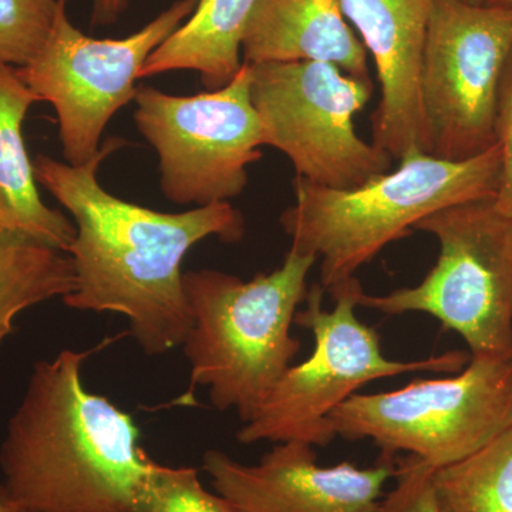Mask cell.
I'll list each match as a JSON object with an SVG mask.
<instances>
[{"mask_svg": "<svg viewBox=\"0 0 512 512\" xmlns=\"http://www.w3.org/2000/svg\"><path fill=\"white\" fill-rule=\"evenodd\" d=\"M126 141L109 138L89 163L74 167L36 157L35 177L72 214L76 289L62 301L83 312L126 316L130 335L148 356L183 346L192 325L181 265L210 237L241 241L245 220L229 202L168 214L114 197L97 181L104 158Z\"/></svg>", "mask_w": 512, "mask_h": 512, "instance_id": "6da1fadb", "label": "cell"}, {"mask_svg": "<svg viewBox=\"0 0 512 512\" xmlns=\"http://www.w3.org/2000/svg\"><path fill=\"white\" fill-rule=\"evenodd\" d=\"M94 350L37 362L8 421L0 493L25 511L134 512L153 460L133 417L84 387Z\"/></svg>", "mask_w": 512, "mask_h": 512, "instance_id": "7a4b0ae2", "label": "cell"}, {"mask_svg": "<svg viewBox=\"0 0 512 512\" xmlns=\"http://www.w3.org/2000/svg\"><path fill=\"white\" fill-rule=\"evenodd\" d=\"M316 262L291 248L278 269L251 281L214 269L185 272L192 325L183 348L191 373L175 404L195 403V389L204 386L215 409L235 410L244 424L254 419L301 350L291 329Z\"/></svg>", "mask_w": 512, "mask_h": 512, "instance_id": "3957f363", "label": "cell"}, {"mask_svg": "<svg viewBox=\"0 0 512 512\" xmlns=\"http://www.w3.org/2000/svg\"><path fill=\"white\" fill-rule=\"evenodd\" d=\"M500 178L498 144L463 161L412 154L396 171L352 190L296 177L295 202L282 212L281 225L292 249L320 261V285L330 292L434 212L495 197Z\"/></svg>", "mask_w": 512, "mask_h": 512, "instance_id": "277c9868", "label": "cell"}, {"mask_svg": "<svg viewBox=\"0 0 512 512\" xmlns=\"http://www.w3.org/2000/svg\"><path fill=\"white\" fill-rule=\"evenodd\" d=\"M323 292L322 285H312L306 308L295 316L296 326L312 332L311 356L286 370L254 419L238 430L239 443L301 441L326 447L336 439L330 414L360 387L404 373H457L470 360L458 350L412 362L389 359L379 333L357 318L363 288L356 275L329 292L335 301L330 312L323 309Z\"/></svg>", "mask_w": 512, "mask_h": 512, "instance_id": "5b68a950", "label": "cell"}, {"mask_svg": "<svg viewBox=\"0 0 512 512\" xmlns=\"http://www.w3.org/2000/svg\"><path fill=\"white\" fill-rule=\"evenodd\" d=\"M439 241L426 278L386 295L360 293L359 306L427 313L467 343L470 356L512 357V218L495 197L461 202L414 227Z\"/></svg>", "mask_w": 512, "mask_h": 512, "instance_id": "8992f818", "label": "cell"}, {"mask_svg": "<svg viewBox=\"0 0 512 512\" xmlns=\"http://www.w3.org/2000/svg\"><path fill=\"white\" fill-rule=\"evenodd\" d=\"M336 437L370 440L382 456L457 463L512 426V357L470 356L460 372L393 392L353 394L329 417Z\"/></svg>", "mask_w": 512, "mask_h": 512, "instance_id": "52a82bcc", "label": "cell"}, {"mask_svg": "<svg viewBox=\"0 0 512 512\" xmlns=\"http://www.w3.org/2000/svg\"><path fill=\"white\" fill-rule=\"evenodd\" d=\"M251 66V100L265 146L291 160L296 177L352 190L389 173L393 158L357 134L355 116L373 83L326 62H268Z\"/></svg>", "mask_w": 512, "mask_h": 512, "instance_id": "ba28073f", "label": "cell"}, {"mask_svg": "<svg viewBox=\"0 0 512 512\" xmlns=\"http://www.w3.org/2000/svg\"><path fill=\"white\" fill-rule=\"evenodd\" d=\"M134 101L138 130L160 158L165 198L205 207L242 194L265 146L248 63L222 89L180 97L141 86Z\"/></svg>", "mask_w": 512, "mask_h": 512, "instance_id": "9c48e42d", "label": "cell"}, {"mask_svg": "<svg viewBox=\"0 0 512 512\" xmlns=\"http://www.w3.org/2000/svg\"><path fill=\"white\" fill-rule=\"evenodd\" d=\"M200 0H178L126 39H93L70 22L57 0L55 22L22 82L55 107L66 163L80 167L100 153L111 117L136 97L134 83L148 57L190 18Z\"/></svg>", "mask_w": 512, "mask_h": 512, "instance_id": "30bf717a", "label": "cell"}, {"mask_svg": "<svg viewBox=\"0 0 512 512\" xmlns=\"http://www.w3.org/2000/svg\"><path fill=\"white\" fill-rule=\"evenodd\" d=\"M512 10L433 0L420 73L426 153L463 161L497 144L495 110Z\"/></svg>", "mask_w": 512, "mask_h": 512, "instance_id": "8fae6325", "label": "cell"}, {"mask_svg": "<svg viewBox=\"0 0 512 512\" xmlns=\"http://www.w3.org/2000/svg\"><path fill=\"white\" fill-rule=\"evenodd\" d=\"M316 460L311 444L285 441L252 466L210 450L202 468L215 493L238 512H376L397 470L394 457L386 456L367 468Z\"/></svg>", "mask_w": 512, "mask_h": 512, "instance_id": "7c38bea8", "label": "cell"}, {"mask_svg": "<svg viewBox=\"0 0 512 512\" xmlns=\"http://www.w3.org/2000/svg\"><path fill=\"white\" fill-rule=\"evenodd\" d=\"M342 8L373 57L382 90L373 144L399 161L426 153L420 73L433 0H342Z\"/></svg>", "mask_w": 512, "mask_h": 512, "instance_id": "4fadbf2b", "label": "cell"}, {"mask_svg": "<svg viewBox=\"0 0 512 512\" xmlns=\"http://www.w3.org/2000/svg\"><path fill=\"white\" fill-rule=\"evenodd\" d=\"M244 63L326 62L370 80L369 55L342 0H256L242 39Z\"/></svg>", "mask_w": 512, "mask_h": 512, "instance_id": "5bb4252c", "label": "cell"}, {"mask_svg": "<svg viewBox=\"0 0 512 512\" xmlns=\"http://www.w3.org/2000/svg\"><path fill=\"white\" fill-rule=\"evenodd\" d=\"M39 101L20 79L18 67L0 64V220L3 227L67 254L76 225L40 198L23 138V120Z\"/></svg>", "mask_w": 512, "mask_h": 512, "instance_id": "9a60e30c", "label": "cell"}, {"mask_svg": "<svg viewBox=\"0 0 512 512\" xmlns=\"http://www.w3.org/2000/svg\"><path fill=\"white\" fill-rule=\"evenodd\" d=\"M256 0H200L190 19L151 53L138 79L195 70L202 86H227L242 66V39Z\"/></svg>", "mask_w": 512, "mask_h": 512, "instance_id": "2e32d148", "label": "cell"}, {"mask_svg": "<svg viewBox=\"0 0 512 512\" xmlns=\"http://www.w3.org/2000/svg\"><path fill=\"white\" fill-rule=\"evenodd\" d=\"M74 289L70 255L0 227V350L20 313L50 299L66 298Z\"/></svg>", "mask_w": 512, "mask_h": 512, "instance_id": "e0dca14e", "label": "cell"}, {"mask_svg": "<svg viewBox=\"0 0 512 512\" xmlns=\"http://www.w3.org/2000/svg\"><path fill=\"white\" fill-rule=\"evenodd\" d=\"M441 512H512V426L457 463L436 468Z\"/></svg>", "mask_w": 512, "mask_h": 512, "instance_id": "ac0fdd59", "label": "cell"}, {"mask_svg": "<svg viewBox=\"0 0 512 512\" xmlns=\"http://www.w3.org/2000/svg\"><path fill=\"white\" fill-rule=\"evenodd\" d=\"M134 512H238L220 494L205 490L197 468L153 460L138 490Z\"/></svg>", "mask_w": 512, "mask_h": 512, "instance_id": "d6986e66", "label": "cell"}, {"mask_svg": "<svg viewBox=\"0 0 512 512\" xmlns=\"http://www.w3.org/2000/svg\"><path fill=\"white\" fill-rule=\"evenodd\" d=\"M57 0H0V64L35 59L55 22Z\"/></svg>", "mask_w": 512, "mask_h": 512, "instance_id": "ffe728a7", "label": "cell"}, {"mask_svg": "<svg viewBox=\"0 0 512 512\" xmlns=\"http://www.w3.org/2000/svg\"><path fill=\"white\" fill-rule=\"evenodd\" d=\"M434 470L419 457L402 458L397 463L396 484L380 500L376 512H441L434 491Z\"/></svg>", "mask_w": 512, "mask_h": 512, "instance_id": "44dd1931", "label": "cell"}, {"mask_svg": "<svg viewBox=\"0 0 512 512\" xmlns=\"http://www.w3.org/2000/svg\"><path fill=\"white\" fill-rule=\"evenodd\" d=\"M495 138L501 151V178L495 202L512 218V47L498 87Z\"/></svg>", "mask_w": 512, "mask_h": 512, "instance_id": "7402d4cb", "label": "cell"}, {"mask_svg": "<svg viewBox=\"0 0 512 512\" xmlns=\"http://www.w3.org/2000/svg\"><path fill=\"white\" fill-rule=\"evenodd\" d=\"M128 0H93L94 25H110L126 10Z\"/></svg>", "mask_w": 512, "mask_h": 512, "instance_id": "603a6c76", "label": "cell"}, {"mask_svg": "<svg viewBox=\"0 0 512 512\" xmlns=\"http://www.w3.org/2000/svg\"><path fill=\"white\" fill-rule=\"evenodd\" d=\"M0 512H28L20 508L19 505L12 503L9 498L0 493Z\"/></svg>", "mask_w": 512, "mask_h": 512, "instance_id": "cb8c5ba5", "label": "cell"}, {"mask_svg": "<svg viewBox=\"0 0 512 512\" xmlns=\"http://www.w3.org/2000/svg\"><path fill=\"white\" fill-rule=\"evenodd\" d=\"M484 5L493 6V8L512 10V0H485Z\"/></svg>", "mask_w": 512, "mask_h": 512, "instance_id": "d4e9b609", "label": "cell"}, {"mask_svg": "<svg viewBox=\"0 0 512 512\" xmlns=\"http://www.w3.org/2000/svg\"><path fill=\"white\" fill-rule=\"evenodd\" d=\"M458 2L467 3V5L481 6L484 5L485 0H458Z\"/></svg>", "mask_w": 512, "mask_h": 512, "instance_id": "484cf974", "label": "cell"}, {"mask_svg": "<svg viewBox=\"0 0 512 512\" xmlns=\"http://www.w3.org/2000/svg\"><path fill=\"white\" fill-rule=\"evenodd\" d=\"M0 227H3L2 220H0ZM6 228V227H5Z\"/></svg>", "mask_w": 512, "mask_h": 512, "instance_id": "4316f807", "label": "cell"}]
</instances>
